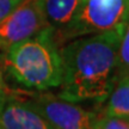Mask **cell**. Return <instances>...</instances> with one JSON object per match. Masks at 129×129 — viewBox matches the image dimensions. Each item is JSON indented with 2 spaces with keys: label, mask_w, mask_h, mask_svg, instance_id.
Wrapping results in <instances>:
<instances>
[{
  "label": "cell",
  "mask_w": 129,
  "mask_h": 129,
  "mask_svg": "<svg viewBox=\"0 0 129 129\" xmlns=\"http://www.w3.org/2000/svg\"><path fill=\"white\" fill-rule=\"evenodd\" d=\"M128 22L129 0H85L72 23L54 32V38L59 46L79 37L125 29Z\"/></svg>",
  "instance_id": "3"
},
{
  "label": "cell",
  "mask_w": 129,
  "mask_h": 129,
  "mask_svg": "<svg viewBox=\"0 0 129 129\" xmlns=\"http://www.w3.org/2000/svg\"><path fill=\"white\" fill-rule=\"evenodd\" d=\"M85 0H43L48 25L54 32L63 30L72 23Z\"/></svg>",
  "instance_id": "7"
},
{
  "label": "cell",
  "mask_w": 129,
  "mask_h": 129,
  "mask_svg": "<svg viewBox=\"0 0 129 129\" xmlns=\"http://www.w3.org/2000/svg\"><path fill=\"white\" fill-rule=\"evenodd\" d=\"M7 90H6V86H5L4 79H3V73L0 71V108L3 106V104L5 103V101L7 99Z\"/></svg>",
  "instance_id": "12"
},
{
  "label": "cell",
  "mask_w": 129,
  "mask_h": 129,
  "mask_svg": "<svg viewBox=\"0 0 129 129\" xmlns=\"http://www.w3.org/2000/svg\"><path fill=\"white\" fill-rule=\"evenodd\" d=\"M53 129H94L99 116L73 102L50 94H38L24 99Z\"/></svg>",
  "instance_id": "5"
},
{
  "label": "cell",
  "mask_w": 129,
  "mask_h": 129,
  "mask_svg": "<svg viewBox=\"0 0 129 129\" xmlns=\"http://www.w3.org/2000/svg\"><path fill=\"white\" fill-rule=\"evenodd\" d=\"M125 29L79 37L60 49L62 78L60 98L66 101H106L116 84L118 48Z\"/></svg>",
  "instance_id": "1"
},
{
  "label": "cell",
  "mask_w": 129,
  "mask_h": 129,
  "mask_svg": "<svg viewBox=\"0 0 129 129\" xmlns=\"http://www.w3.org/2000/svg\"><path fill=\"white\" fill-rule=\"evenodd\" d=\"M0 129H53L26 102L7 98L0 108Z\"/></svg>",
  "instance_id": "6"
},
{
  "label": "cell",
  "mask_w": 129,
  "mask_h": 129,
  "mask_svg": "<svg viewBox=\"0 0 129 129\" xmlns=\"http://www.w3.org/2000/svg\"><path fill=\"white\" fill-rule=\"evenodd\" d=\"M94 129H129V118L121 117H98Z\"/></svg>",
  "instance_id": "10"
},
{
  "label": "cell",
  "mask_w": 129,
  "mask_h": 129,
  "mask_svg": "<svg viewBox=\"0 0 129 129\" xmlns=\"http://www.w3.org/2000/svg\"><path fill=\"white\" fill-rule=\"evenodd\" d=\"M5 66L19 84L47 90L60 86L62 78L60 49L50 26L36 36L9 48Z\"/></svg>",
  "instance_id": "2"
},
{
  "label": "cell",
  "mask_w": 129,
  "mask_h": 129,
  "mask_svg": "<svg viewBox=\"0 0 129 129\" xmlns=\"http://www.w3.org/2000/svg\"><path fill=\"white\" fill-rule=\"evenodd\" d=\"M129 77V22L127 24L123 36L118 48V61H117V73L116 81L121 78Z\"/></svg>",
  "instance_id": "9"
},
{
  "label": "cell",
  "mask_w": 129,
  "mask_h": 129,
  "mask_svg": "<svg viewBox=\"0 0 129 129\" xmlns=\"http://www.w3.org/2000/svg\"><path fill=\"white\" fill-rule=\"evenodd\" d=\"M103 116L129 118V77L121 78L106 98Z\"/></svg>",
  "instance_id": "8"
},
{
  "label": "cell",
  "mask_w": 129,
  "mask_h": 129,
  "mask_svg": "<svg viewBox=\"0 0 129 129\" xmlns=\"http://www.w3.org/2000/svg\"><path fill=\"white\" fill-rule=\"evenodd\" d=\"M24 0H0V20L7 17Z\"/></svg>",
  "instance_id": "11"
},
{
  "label": "cell",
  "mask_w": 129,
  "mask_h": 129,
  "mask_svg": "<svg viewBox=\"0 0 129 129\" xmlns=\"http://www.w3.org/2000/svg\"><path fill=\"white\" fill-rule=\"evenodd\" d=\"M43 0H24L18 7L0 20V50L36 36L48 28Z\"/></svg>",
  "instance_id": "4"
}]
</instances>
